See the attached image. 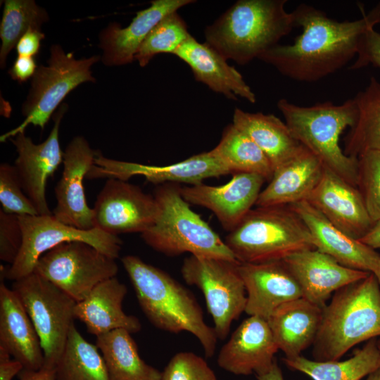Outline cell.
<instances>
[{"instance_id": "1", "label": "cell", "mask_w": 380, "mask_h": 380, "mask_svg": "<svg viewBox=\"0 0 380 380\" xmlns=\"http://www.w3.org/2000/svg\"><path fill=\"white\" fill-rule=\"evenodd\" d=\"M292 12L301 34L293 44H277L258 59L303 82H317L344 67L357 56L362 36L380 24V2L355 20L339 22L304 3Z\"/></svg>"}, {"instance_id": "2", "label": "cell", "mask_w": 380, "mask_h": 380, "mask_svg": "<svg viewBox=\"0 0 380 380\" xmlns=\"http://www.w3.org/2000/svg\"><path fill=\"white\" fill-rule=\"evenodd\" d=\"M121 261L150 322L167 332L191 333L205 356H213L217 337L214 328L205 323L194 295L169 274L137 256L125 255Z\"/></svg>"}, {"instance_id": "3", "label": "cell", "mask_w": 380, "mask_h": 380, "mask_svg": "<svg viewBox=\"0 0 380 380\" xmlns=\"http://www.w3.org/2000/svg\"><path fill=\"white\" fill-rule=\"evenodd\" d=\"M286 0H239L206 27L205 42L227 60L246 65L296 27Z\"/></svg>"}, {"instance_id": "4", "label": "cell", "mask_w": 380, "mask_h": 380, "mask_svg": "<svg viewBox=\"0 0 380 380\" xmlns=\"http://www.w3.org/2000/svg\"><path fill=\"white\" fill-rule=\"evenodd\" d=\"M380 336V287L374 274L336 291L322 308L315 360H338L357 344Z\"/></svg>"}, {"instance_id": "5", "label": "cell", "mask_w": 380, "mask_h": 380, "mask_svg": "<svg viewBox=\"0 0 380 380\" xmlns=\"http://www.w3.org/2000/svg\"><path fill=\"white\" fill-rule=\"evenodd\" d=\"M277 108L293 137L310 150L324 167L357 187L358 158L346 156L339 139L355 122L357 109L353 99L339 105L325 101L300 106L280 99Z\"/></svg>"}, {"instance_id": "6", "label": "cell", "mask_w": 380, "mask_h": 380, "mask_svg": "<svg viewBox=\"0 0 380 380\" xmlns=\"http://www.w3.org/2000/svg\"><path fill=\"white\" fill-rule=\"evenodd\" d=\"M180 188L176 183L156 188L153 196L159 213L153 225L141 234L144 242L167 256L188 253L201 258L236 260L224 241L191 209Z\"/></svg>"}, {"instance_id": "7", "label": "cell", "mask_w": 380, "mask_h": 380, "mask_svg": "<svg viewBox=\"0 0 380 380\" xmlns=\"http://www.w3.org/2000/svg\"><path fill=\"white\" fill-rule=\"evenodd\" d=\"M224 242L241 263L283 260L294 253L315 248L308 228L290 205L251 209Z\"/></svg>"}, {"instance_id": "8", "label": "cell", "mask_w": 380, "mask_h": 380, "mask_svg": "<svg viewBox=\"0 0 380 380\" xmlns=\"http://www.w3.org/2000/svg\"><path fill=\"white\" fill-rule=\"evenodd\" d=\"M47 65H40L32 78L29 94L23 104L24 121L17 127L2 134L1 142L24 132L29 125L44 129L53 111L75 88L86 82H94L91 67L100 60L99 56L76 59L58 44L50 49Z\"/></svg>"}, {"instance_id": "9", "label": "cell", "mask_w": 380, "mask_h": 380, "mask_svg": "<svg viewBox=\"0 0 380 380\" xmlns=\"http://www.w3.org/2000/svg\"><path fill=\"white\" fill-rule=\"evenodd\" d=\"M12 289L39 335L44 355L43 366L55 369L74 324L77 302L35 272L14 281Z\"/></svg>"}, {"instance_id": "10", "label": "cell", "mask_w": 380, "mask_h": 380, "mask_svg": "<svg viewBox=\"0 0 380 380\" xmlns=\"http://www.w3.org/2000/svg\"><path fill=\"white\" fill-rule=\"evenodd\" d=\"M239 262L189 255L181 267L189 285L203 293L217 338L228 336L232 322L245 312L247 295L239 271Z\"/></svg>"}, {"instance_id": "11", "label": "cell", "mask_w": 380, "mask_h": 380, "mask_svg": "<svg viewBox=\"0 0 380 380\" xmlns=\"http://www.w3.org/2000/svg\"><path fill=\"white\" fill-rule=\"evenodd\" d=\"M115 260L89 243L70 241L44 253L33 272L78 303L98 284L116 276L118 266Z\"/></svg>"}, {"instance_id": "12", "label": "cell", "mask_w": 380, "mask_h": 380, "mask_svg": "<svg viewBox=\"0 0 380 380\" xmlns=\"http://www.w3.org/2000/svg\"><path fill=\"white\" fill-rule=\"evenodd\" d=\"M23 234L21 250L7 268L1 265L0 274L15 281L34 272L39 258L59 244L82 241L91 245L110 258L117 259L122 248L118 236L98 228L83 230L63 224L51 215L19 216Z\"/></svg>"}, {"instance_id": "13", "label": "cell", "mask_w": 380, "mask_h": 380, "mask_svg": "<svg viewBox=\"0 0 380 380\" xmlns=\"http://www.w3.org/2000/svg\"><path fill=\"white\" fill-rule=\"evenodd\" d=\"M93 210L94 228L115 236L142 234L153 225L159 213L153 196L127 181L112 178L99 193Z\"/></svg>"}, {"instance_id": "14", "label": "cell", "mask_w": 380, "mask_h": 380, "mask_svg": "<svg viewBox=\"0 0 380 380\" xmlns=\"http://www.w3.org/2000/svg\"><path fill=\"white\" fill-rule=\"evenodd\" d=\"M65 107L62 106L55 114L53 127L44 141L36 144L25 132L10 139L18 153L14 167L22 187L40 215H52L46 198V186L63 160L59 129Z\"/></svg>"}, {"instance_id": "15", "label": "cell", "mask_w": 380, "mask_h": 380, "mask_svg": "<svg viewBox=\"0 0 380 380\" xmlns=\"http://www.w3.org/2000/svg\"><path fill=\"white\" fill-rule=\"evenodd\" d=\"M229 174L211 152H203L180 161L165 165H148L137 163L113 160L96 155L94 164L87 175L88 179H118L127 181L140 175L154 184L186 183L202 184L203 181Z\"/></svg>"}, {"instance_id": "16", "label": "cell", "mask_w": 380, "mask_h": 380, "mask_svg": "<svg viewBox=\"0 0 380 380\" xmlns=\"http://www.w3.org/2000/svg\"><path fill=\"white\" fill-rule=\"evenodd\" d=\"M97 153L83 137H74L63 155L62 175L55 187L52 215L61 222L83 230L94 228V210L87 202L83 180Z\"/></svg>"}, {"instance_id": "17", "label": "cell", "mask_w": 380, "mask_h": 380, "mask_svg": "<svg viewBox=\"0 0 380 380\" xmlns=\"http://www.w3.org/2000/svg\"><path fill=\"white\" fill-rule=\"evenodd\" d=\"M265 182L259 175L239 172L223 185L202 183L181 186L180 192L189 204L211 210L222 228L230 232L255 205Z\"/></svg>"}, {"instance_id": "18", "label": "cell", "mask_w": 380, "mask_h": 380, "mask_svg": "<svg viewBox=\"0 0 380 380\" xmlns=\"http://www.w3.org/2000/svg\"><path fill=\"white\" fill-rule=\"evenodd\" d=\"M305 201L335 227L355 239L364 236L374 222L358 189L326 168Z\"/></svg>"}, {"instance_id": "19", "label": "cell", "mask_w": 380, "mask_h": 380, "mask_svg": "<svg viewBox=\"0 0 380 380\" xmlns=\"http://www.w3.org/2000/svg\"><path fill=\"white\" fill-rule=\"evenodd\" d=\"M279 347L267 319L249 316L220 349L217 362L236 375L262 374L272 367Z\"/></svg>"}, {"instance_id": "20", "label": "cell", "mask_w": 380, "mask_h": 380, "mask_svg": "<svg viewBox=\"0 0 380 380\" xmlns=\"http://www.w3.org/2000/svg\"><path fill=\"white\" fill-rule=\"evenodd\" d=\"M247 301L245 312L267 319L281 305L303 297L296 279L284 260L239 264Z\"/></svg>"}, {"instance_id": "21", "label": "cell", "mask_w": 380, "mask_h": 380, "mask_svg": "<svg viewBox=\"0 0 380 380\" xmlns=\"http://www.w3.org/2000/svg\"><path fill=\"white\" fill-rule=\"evenodd\" d=\"M283 260L298 282L303 297L322 308L333 292L370 274L345 267L316 248L294 253Z\"/></svg>"}, {"instance_id": "22", "label": "cell", "mask_w": 380, "mask_h": 380, "mask_svg": "<svg viewBox=\"0 0 380 380\" xmlns=\"http://www.w3.org/2000/svg\"><path fill=\"white\" fill-rule=\"evenodd\" d=\"M290 206L308 228L317 250L345 267L370 273L375 271L380 260L376 250L345 234L306 201Z\"/></svg>"}, {"instance_id": "23", "label": "cell", "mask_w": 380, "mask_h": 380, "mask_svg": "<svg viewBox=\"0 0 380 380\" xmlns=\"http://www.w3.org/2000/svg\"><path fill=\"white\" fill-rule=\"evenodd\" d=\"M193 0H154L151 6L137 13L126 27L113 23L99 36L106 65H122L134 61L141 44L152 29L165 16L194 3Z\"/></svg>"}, {"instance_id": "24", "label": "cell", "mask_w": 380, "mask_h": 380, "mask_svg": "<svg viewBox=\"0 0 380 380\" xmlns=\"http://www.w3.org/2000/svg\"><path fill=\"white\" fill-rule=\"evenodd\" d=\"M0 275V347L25 369L39 370L44 362L39 335L18 295Z\"/></svg>"}, {"instance_id": "25", "label": "cell", "mask_w": 380, "mask_h": 380, "mask_svg": "<svg viewBox=\"0 0 380 380\" xmlns=\"http://www.w3.org/2000/svg\"><path fill=\"white\" fill-rule=\"evenodd\" d=\"M174 55L190 67L197 81L213 91L229 99L240 96L255 103L256 96L241 74L206 42L201 43L190 35Z\"/></svg>"}, {"instance_id": "26", "label": "cell", "mask_w": 380, "mask_h": 380, "mask_svg": "<svg viewBox=\"0 0 380 380\" xmlns=\"http://www.w3.org/2000/svg\"><path fill=\"white\" fill-rule=\"evenodd\" d=\"M324 166L302 145L298 153L274 171L255 205H290L305 201L322 178Z\"/></svg>"}, {"instance_id": "27", "label": "cell", "mask_w": 380, "mask_h": 380, "mask_svg": "<svg viewBox=\"0 0 380 380\" xmlns=\"http://www.w3.org/2000/svg\"><path fill=\"white\" fill-rule=\"evenodd\" d=\"M127 293L126 286L115 277L107 279L77 303L75 317L85 324L89 334L96 336L120 329L137 333L141 328L139 319L126 314L122 308Z\"/></svg>"}, {"instance_id": "28", "label": "cell", "mask_w": 380, "mask_h": 380, "mask_svg": "<svg viewBox=\"0 0 380 380\" xmlns=\"http://www.w3.org/2000/svg\"><path fill=\"white\" fill-rule=\"evenodd\" d=\"M322 308L300 297L281 305L268 317L274 340L286 358L300 356L313 344L322 322Z\"/></svg>"}, {"instance_id": "29", "label": "cell", "mask_w": 380, "mask_h": 380, "mask_svg": "<svg viewBox=\"0 0 380 380\" xmlns=\"http://www.w3.org/2000/svg\"><path fill=\"white\" fill-rule=\"evenodd\" d=\"M232 124L264 152L274 171L296 155L302 146L286 122L272 114L248 113L235 108Z\"/></svg>"}, {"instance_id": "30", "label": "cell", "mask_w": 380, "mask_h": 380, "mask_svg": "<svg viewBox=\"0 0 380 380\" xmlns=\"http://www.w3.org/2000/svg\"><path fill=\"white\" fill-rule=\"evenodd\" d=\"M96 346L110 380H162V372L141 359L136 342L127 330L115 329L98 336Z\"/></svg>"}, {"instance_id": "31", "label": "cell", "mask_w": 380, "mask_h": 380, "mask_svg": "<svg viewBox=\"0 0 380 380\" xmlns=\"http://www.w3.org/2000/svg\"><path fill=\"white\" fill-rule=\"evenodd\" d=\"M291 369L299 371L313 380H361L380 368V350L377 340H369L361 349L343 361L311 360L303 356L283 358Z\"/></svg>"}, {"instance_id": "32", "label": "cell", "mask_w": 380, "mask_h": 380, "mask_svg": "<svg viewBox=\"0 0 380 380\" xmlns=\"http://www.w3.org/2000/svg\"><path fill=\"white\" fill-rule=\"evenodd\" d=\"M353 99L357 116L345 137L343 152L358 158L369 151H380V82L371 77L367 87Z\"/></svg>"}, {"instance_id": "33", "label": "cell", "mask_w": 380, "mask_h": 380, "mask_svg": "<svg viewBox=\"0 0 380 380\" xmlns=\"http://www.w3.org/2000/svg\"><path fill=\"white\" fill-rule=\"evenodd\" d=\"M229 173L257 174L270 181L273 167L264 152L233 124L223 131L219 144L210 151Z\"/></svg>"}, {"instance_id": "34", "label": "cell", "mask_w": 380, "mask_h": 380, "mask_svg": "<svg viewBox=\"0 0 380 380\" xmlns=\"http://www.w3.org/2000/svg\"><path fill=\"white\" fill-rule=\"evenodd\" d=\"M97 346L87 341L72 324L56 367V380H110Z\"/></svg>"}, {"instance_id": "35", "label": "cell", "mask_w": 380, "mask_h": 380, "mask_svg": "<svg viewBox=\"0 0 380 380\" xmlns=\"http://www.w3.org/2000/svg\"><path fill=\"white\" fill-rule=\"evenodd\" d=\"M0 25V65L5 66L10 51L19 39L30 29L41 30L49 20L47 12L33 0H6L4 1Z\"/></svg>"}, {"instance_id": "36", "label": "cell", "mask_w": 380, "mask_h": 380, "mask_svg": "<svg viewBox=\"0 0 380 380\" xmlns=\"http://www.w3.org/2000/svg\"><path fill=\"white\" fill-rule=\"evenodd\" d=\"M184 20L173 12L163 18L150 32L141 44L134 60L145 67L159 53L175 54L178 48L189 37Z\"/></svg>"}, {"instance_id": "37", "label": "cell", "mask_w": 380, "mask_h": 380, "mask_svg": "<svg viewBox=\"0 0 380 380\" xmlns=\"http://www.w3.org/2000/svg\"><path fill=\"white\" fill-rule=\"evenodd\" d=\"M357 188L372 220H379L380 151H369L358 158Z\"/></svg>"}, {"instance_id": "38", "label": "cell", "mask_w": 380, "mask_h": 380, "mask_svg": "<svg viewBox=\"0 0 380 380\" xmlns=\"http://www.w3.org/2000/svg\"><path fill=\"white\" fill-rule=\"evenodd\" d=\"M0 203L1 210L18 216L38 215L22 187L14 165H0Z\"/></svg>"}, {"instance_id": "39", "label": "cell", "mask_w": 380, "mask_h": 380, "mask_svg": "<svg viewBox=\"0 0 380 380\" xmlns=\"http://www.w3.org/2000/svg\"><path fill=\"white\" fill-rule=\"evenodd\" d=\"M162 380H217L201 356L191 352L176 353L162 372Z\"/></svg>"}, {"instance_id": "40", "label": "cell", "mask_w": 380, "mask_h": 380, "mask_svg": "<svg viewBox=\"0 0 380 380\" xmlns=\"http://www.w3.org/2000/svg\"><path fill=\"white\" fill-rule=\"evenodd\" d=\"M23 234L19 216L0 210V259L10 265L16 260L23 246Z\"/></svg>"}, {"instance_id": "41", "label": "cell", "mask_w": 380, "mask_h": 380, "mask_svg": "<svg viewBox=\"0 0 380 380\" xmlns=\"http://www.w3.org/2000/svg\"><path fill=\"white\" fill-rule=\"evenodd\" d=\"M369 65L380 68V33L374 28L367 30L362 36L357 58L350 69L357 70Z\"/></svg>"}, {"instance_id": "42", "label": "cell", "mask_w": 380, "mask_h": 380, "mask_svg": "<svg viewBox=\"0 0 380 380\" xmlns=\"http://www.w3.org/2000/svg\"><path fill=\"white\" fill-rule=\"evenodd\" d=\"M41 30H29L18 42L15 48L18 56L33 57L40 48L41 41L44 38Z\"/></svg>"}, {"instance_id": "43", "label": "cell", "mask_w": 380, "mask_h": 380, "mask_svg": "<svg viewBox=\"0 0 380 380\" xmlns=\"http://www.w3.org/2000/svg\"><path fill=\"white\" fill-rule=\"evenodd\" d=\"M37 69L33 57L18 56L8 73L14 80L24 82L32 78Z\"/></svg>"}, {"instance_id": "44", "label": "cell", "mask_w": 380, "mask_h": 380, "mask_svg": "<svg viewBox=\"0 0 380 380\" xmlns=\"http://www.w3.org/2000/svg\"><path fill=\"white\" fill-rule=\"evenodd\" d=\"M10 356L8 351L0 347V380H12L24 369L19 361L11 360Z\"/></svg>"}, {"instance_id": "45", "label": "cell", "mask_w": 380, "mask_h": 380, "mask_svg": "<svg viewBox=\"0 0 380 380\" xmlns=\"http://www.w3.org/2000/svg\"><path fill=\"white\" fill-rule=\"evenodd\" d=\"M18 376L19 380H56L55 369L44 366L39 370L23 369Z\"/></svg>"}, {"instance_id": "46", "label": "cell", "mask_w": 380, "mask_h": 380, "mask_svg": "<svg viewBox=\"0 0 380 380\" xmlns=\"http://www.w3.org/2000/svg\"><path fill=\"white\" fill-rule=\"evenodd\" d=\"M360 241L374 250L380 248V220L374 222L369 232Z\"/></svg>"}, {"instance_id": "47", "label": "cell", "mask_w": 380, "mask_h": 380, "mask_svg": "<svg viewBox=\"0 0 380 380\" xmlns=\"http://www.w3.org/2000/svg\"><path fill=\"white\" fill-rule=\"evenodd\" d=\"M255 376L258 380H284L281 369L279 367L276 359L269 370Z\"/></svg>"}, {"instance_id": "48", "label": "cell", "mask_w": 380, "mask_h": 380, "mask_svg": "<svg viewBox=\"0 0 380 380\" xmlns=\"http://www.w3.org/2000/svg\"><path fill=\"white\" fill-rule=\"evenodd\" d=\"M365 380H380V368L369 374Z\"/></svg>"}, {"instance_id": "49", "label": "cell", "mask_w": 380, "mask_h": 380, "mask_svg": "<svg viewBox=\"0 0 380 380\" xmlns=\"http://www.w3.org/2000/svg\"><path fill=\"white\" fill-rule=\"evenodd\" d=\"M372 274H374V276L376 277V280H377V281L379 283V287H380V260H379L378 267H376V269L375 270V271Z\"/></svg>"}, {"instance_id": "50", "label": "cell", "mask_w": 380, "mask_h": 380, "mask_svg": "<svg viewBox=\"0 0 380 380\" xmlns=\"http://www.w3.org/2000/svg\"><path fill=\"white\" fill-rule=\"evenodd\" d=\"M377 344H378L379 348L380 350V339L377 340Z\"/></svg>"}]
</instances>
